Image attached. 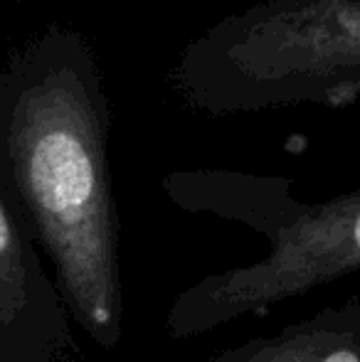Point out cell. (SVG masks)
Masks as SVG:
<instances>
[{"label": "cell", "instance_id": "cell-2", "mask_svg": "<svg viewBox=\"0 0 360 362\" xmlns=\"http://www.w3.org/2000/svg\"><path fill=\"white\" fill-rule=\"evenodd\" d=\"M289 187L284 177L232 170H182L166 177L163 190L175 205L242 219L269 237L262 262L212 274L178 293L166 315L173 338L265 313L360 272V190L308 205L294 200Z\"/></svg>", "mask_w": 360, "mask_h": 362}, {"label": "cell", "instance_id": "cell-3", "mask_svg": "<svg viewBox=\"0 0 360 362\" xmlns=\"http://www.w3.org/2000/svg\"><path fill=\"white\" fill-rule=\"evenodd\" d=\"M210 362H360V298L230 348Z\"/></svg>", "mask_w": 360, "mask_h": 362}, {"label": "cell", "instance_id": "cell-4", "mask_svg": "<svg viewBox=\"0 0 360 362\" xmlns=\"http://www.w3.org/2000/svg\"><path fill=\"white\" fill-rule=\"evenodd\" d=\"M30 284L28 269L23 259V244H20L18 227L8 210V202L0 190V318L13 323L20 310L28 305Z\"/></svg>", "mask_w": 360, "mask_h": 362}, {"label": "cell", "instance_id": "cell-1", "mask_svg": "<svg viewBox=\"0 0 360 362\" xmlns=\"http://www.w3.org/2000/svg\"><path fill=\"white\" fill-rule=\"evenodd\" d=\"M109 114L94 47L69 25L45 28L0 69V163L74 320L106 350L124 330Z\"/></svg>", "mask_w": 360, "mask_h": 362}]
</instances>
